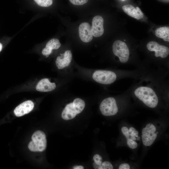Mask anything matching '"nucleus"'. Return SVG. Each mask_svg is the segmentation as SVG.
I'll use <instances>...</instances> for the list:
<instances>
[{"label":"nucleus","instance_id":"423d86ee","mask_svg":"<svg viewBox=\"0 0 169 169\" xmlns=\"http://www.w3.org/2000/svg\"><path fill=\"white\" fill-rule=\"evenodd\" d=\"M100 109L102 114L106 116L115 115L118 111L116 100L112 97L104 99L100 104Z\"/></svg>","mask_w":169,"mask_h":169},{"label":"nucleus","instance_id":"39448f33","mask_svg":"<svg viewBox=\"0 0 169 169\" xmlns=\"http://www.w3.org/2000/svg\"><path fill=\"white\" fill-rule=\"evenodd\" d=\"M93 79L96 82L104 84H108L113 83L117 76L113 72L105 70H97L93 74Z\"/></svg>","mask_w":169,"mask_h":169},{"label":"nucleus","instance_id":"6e6552de","mask_svg":"<svg viewBox=\"0 0 169 169\" xmlns=\"http://www.w3.org/2000/svg\"><path fill=\"white\" fill-rule=\"evenodd\" d=\"M146 47L149 50L155 52V56L156 57L165 58L168 56L169 54L168 47L160 44L155 41L149 42L147 44Z\"/></svg>","mask_w":169,"mask_h":169},{"label":"nucleus","instance_id":"6ab92c4d","mask_svg":"<svg viewBox=\"0 0 169 169\" xmlns=\"http://www.w3.org/2000/svg\"><path fill=\"white\" fill-rule=\"evenodd\" d=\"M113 165L109 161H105L102 162L99 169H112Z\"/></svg>","mask_w":169,"mask_h":169},{"label":"nucleus","instance_id":"ddd939ff","mask_svg":"<svg viewBox=\"0 0 169 169\" xmlns=\"http://www.w3.org/2000/svg\"><path fill=\"white\" fill-rule=\"evenodd\" d=\"M122 8L127 14L137 20L143 17V13L138 7L135 8L131 5L128 4L123 6Z\"/></svg>","mask_w":169,"mask_h":169},{"label":"nucleus","instance_id":"4be33fe9","mask_svg":"<svg viewBox=\"0 0 169 169\" xmlns=\"http://www.w3.org/2000/svg\"><path fill=\"white\" fill-rule=\"evenodd\" d=\"M130 166L127 163H124L121 164L119 166V169H130Z\"/></svg>","mask_w":169,"mask_h":169},{"label":"nucleus","instance_id":"b1692460","mask_svg":"<svg viewBox=\"0 0 169 169\" xmlns=\"http://www.w3.org/2000/svg\"><path fill=\"white\" fill-rule=\"evenodd\" d=\"M2 48V45L0 43V52L1 51Z\"/></svg>","mask_w":169,"mask_h":169},{"label":"nucleus","instance_id":"9d476101","mask_svg":"<svg viewBox=\"0 0 169 169\" xmlns=\"http://www.w3.org/2000/svg\"><path fill=\"white\" fill-rule=\"evenodd\" d=\"M79 37L81 41L85 43H88L93 38L91 27L87 22H83L79 25Z\"/></svg>","mask_w":169,"mask_h":169},{"label":"nucleus","instance_id":"f257e3e1","mask_svg":"<svg viewBox=\"0 0 169 169\" xmlns=\"http://www.w3.org/2000/svg\"><path fill=\"white\" fill-rule=\"evenodd\" d=\"M136 97L146 105L151 108L156 107L158 102V97L151 88L146 86H140L134 91Z\"/></svg>","mask_w":169,"mask_h":169},{"label":"nucleus","instance_id":"2eb2a0df","mask_svg":"<svg viewBox=\"0 0 169 169\" xmlns=\"http://www.w3.org/2000/svg\"><path fill=\"white\" fill-rule=\"evenodd\" d=\"M60 46L61 44L58 39L52 38L47 42L45 48L42 51V54L47 57L50 54L53 49H58Z\"/></svg>","mask_w":169,"mask_h":169},{"label":"nucleus","instance_id":"7ed1b4c3","mask_svg":"<svg viewBox=\"0 0 169 169\" xmlns=\"http://www.w3.org/2000/svg\"><path fill=\"white\" fill-rule=\"evenodd\" d=\"M32 141L28 145V149L32 151L42 152L47 146V140L45 133L41 131L35 132L32 136Z\"/></svg>","mask_w":169,"mask_h":169},{"label":"nucleus","instance_id":"20e7f679","mask_svg":"<svg viewBox=\"0 0 169 169\" xmlns=\"http://www.w3.org/2000/svg\"><path fill=\"white\" fill-rule=\"evenodd\" d=\"M112 51L114 54L119 58L120 62L125 63L128 61L130 52L124 42L120 40L115 41L113 44Z\"/></svg>","mask_w":169,"mask_h":169},{"label":"nucleus","instance_id":"5701e85b","mask_svg":"<svg viewBox=\"0 0 169 169\" xmlns=\"http://www.w3.org/2000/svg\"><path fill=\"white\" fill-rule=\"evenodd\" d=\"M73 168L74 169H83L84 167L82 166H74Z\"/></svg>","mask_w":169,"mask_h":169},{"label":"nucleus","instance_id":"0eeeda50","mask_svg":"<svg viewBox=\"0 0 169 169\" xmlns=\"http://www.w3.org/2000/svg\"><path fill=\"white\" fill-rule=\"evenodd\" d=\"M156 129L152 124H147L142 131V140L143 144L146 146H151L154 142L157 136L155 132Z\"/></svg>","mask_w":169,"mask_h":169},{"label":"nucleus","instance_id":"dca6fc26","mask_svg":"<svg viewBox=\"0 0 169 169\" xmlns=\"http://www.w3.org/2000/svg\"><path fill=\"white\" fill-rule=\"evenodd\" d=\"M156 37L163 39L166 41H169V27H163L157 28L155 30Z\"/></svg>","mask_w":169,"mask_h":169},{"label":"nucleus","instance_id":"a211bd4d","mask_svg":"<svg viewBox=\"0 0 169 169\" xmlns=\"http://www.w3.org/2000/svg\"><path fill=\"white\" fill-rule=\"evenodd\" d=\"M35 2L40 6L48 7L53 3V0H34Z\"/></svg>","mask_w":169,"mask_h":169},{"label":"nucleus","instance_id":"412c9836","mask_svg":"<svg viewBox=\"0 0 169 169\" xmlns=\"http://www.w3.org/2000/svg\"><path fill=\"white\" fill-rule=\"evenodd\" d=\"M73 4L76 5H82L86 3L88 0H69Z\"/></svg>","mask_w":169,"mask_h":169},{"label":"nucleus","instance_id":"f03ea898","mask_svg":"<svg viewBox=\"0 0 169 169\" xmlns=\"http://www.w3.org/2000/svg\"><path fill=\"white\" fill-rule=\"evenodd\" d=\"M85 106L84 101L80 98H76L72 102L66 105L62 112V117L65 120L72 119L77 114L81 113Z\"/></svg>","mask_w":169,"mask_h":169},{"label":"nucleus","instance_id":"4468645a","mask_svg":"<svg viewBox=\"0 0 169 169\" xmlns=\"http://www.w3.org/2000/svg\"><path fill=\"white\" fill-rule=\"evenodd\" d=\"M56 87L55 83H51L49 79H43L40 80L36 86V90L42 92H47L54 90Z\"/></svg>","mask_w":169,"mask_h":169},{"label":"nucleus","instance_id":"393cba45","mask_svg":"<svg viewBox=\"0 0 169 169\" xmlns=\"http://www.w3.org/2000/svg\"><path fill=\"white\" fill-rule=\"evenodd\" d=\"M140 139V137H138L137 138V140H139Z\"/></svg>","mask_w":169,"mask_h":169},{"label":"nucleus","instance_id":"f8f14e48","mask_svg":"<svg viewBox=\"0 0 169 169\" xmlns=\"http://www.w3.org/2000/svg\"><path fill=\"white\" fill-rule=\"evenodd\" d=\"M72 58L71 51L66 50L64 53L57 57L55 61L56 65L59 69H63L69 65Z\"/></svg>","mask_w":169,"mask_h":169},{"label":"nucleus","instance_id":"9b49d317","mask_svg":"<svg viewBox=\"0 0 169 169\" xmlns=\"http://www.w3.org/2000/svg\"><path fill=\"white\" fill-rule=\"evenodd\" d=\"M34 107L33 102L30 100H28L18 105L15 109L14 113L17 116H21L30 112Z\"/></svg>","mask_w":169,"mask_h":169},{"label":"nucleus","instance_id":"aec40b11","mask_svg":"<svg viewBox=\"0 0 169 169\" xmlns=\"http://www.w3.org/2000/svg\"><path fill=\"white\" fill-rule=\"evenodd\" d=\"M127 143L128 146L131 149H135L138 146L136 142L131 139H127Z\"/></svg>","mask_w":169,"mask_h":169},{"label":"nucleus","instance_id":"a878e982","mask_svg":"<svg viewBox=\"0 0 169 169\" xmlns=\"http://www.w3.org/2000/svg\"></svg>","mask_w":169,"mask_h":169},{"label":"nucleus","instance_id":"1a4fd4ad","mask_svg":"<svg viewBox=\"0 0 169 169\" xmlns=\"http://www.w3.org/2000/svg\"><path fill=\"white\" fill-rule=\"evenodd\" d=\"M104 19L99 15L96 16L93 18L91 30L92 35L95 37L102 36L104 33Z\"/></svg>","mask_w":169,"mask_h":169},{"label":"nucleus","instance_id":"f3484780","mask_svg":"<svg viewBox=\"0 0 169 169\" xmlns=\"http://www.w3.org/2000/svg\"><path fill=\"white\" fill-rule=\"evenodd\" d=\"M94 162L93 166L95 169H99L102 163V157L99 154H95L93 156Z\"/></svg>","mask_w":169,"mask_h":169}]
</instances>
